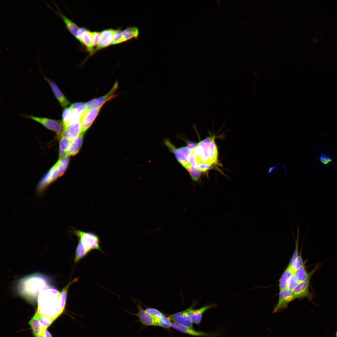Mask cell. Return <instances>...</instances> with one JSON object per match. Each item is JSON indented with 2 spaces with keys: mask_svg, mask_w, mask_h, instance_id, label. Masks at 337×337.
Segmentation results:
<instances>
[{
  "mask_svg": "<svg viewBox=\"0 0 337 337\" xmlns=\"http://www.w3.org/2000/svg\"><path fill=\"white\" fill-rule=\"evenodd\" d=\"M72 232L89 252L96 250L103 253L100 246L99 237L95 233L76 229H73Z\"/></svg>",
  "mask_w": 337,
  "mask_h": 337,
  "instance_id": "3",
  "label": "cell"
},
{
  "mask_svg": "<svg viewBox=\"0 0 337 337\" xmlns=\"http://www.w3.org/2000/svg\"><path fill=\"white\" fill-rule=\"evenodd\" d=\"M295 299L293 291L286 289L280 291L278 302L274 309L275 313L286 308L289 304Z\"/></svg>",
  "mask_w": 337,
  "mask_h": 337,
  "instance_id": "7",
  "label": "cell"
},
{
  "mask_svg": "<svg viewBox=\"0 0 337 337\" xmlns=\"http://www.w3.org/2000/svg\"><path fill=\"white\" fill-rule=\"evenodd\" d=\"M59 141V159L66 156L68 149L72 141L64 136L62 134L57 136Z\"/></svg>",
  "mask_w": 337,
  "mask_h": 337,
  "instance_id": "23",
  "label": "cell"
},
{
  "mask_svg": "<svg viewBox=\"0 0 337 337\" xmlns=\"http://www.w3.org/2000/svg\"><path fill=\"white\" fill-rule=\"evenodd\" d=\"M72 110L70 107L66 108L63 111L62 114V121L63 125L64 130L69 125Z\"/></svg>",
  "mask_w": 337,
  "mask_h": 337,
  "instance_id": "30",
  "label": "cell"
},
{
  "mask_svg": "<svg viewBox=\"0 0 337 337\" xmlns=\"http://www.w3.org/2000/svg\"><path fill=\"white\" fill-rule=\"evenodd\" d=\"M82 133L81 122L71 125L64 129L62 134L71 141Z\"/></svg>",
  "mask_w": 337,
  "mask_h": 337,
  "instance_id": "20",
  "label": "cell"
},
{
  "mask_svg": "<svg viewBox=\"0 0 337 337\" xmlns=\"http://www.w3.org/2000/svg\"><path fill=\"white\" fill-rule=\"evenodd\" d=\"M171 327L183 333L194 336L203 337H217L218 334L215 333H208L201 331H197L193 329L172 323Z\"/></svg>",
  "mask_w": 337,
  "mask_h": 337,
  "instance_id": "14",
  "label": "cell"
},
{
  "mask_svg": "<svg viewBox=\"0 0 337 337\" xmlns=\"http://www.w3.org/2000/svg\"><path fill=\"white\" fill-rule=\"evenodd\" d=\"M84 134L82 133L72 141L67 150L66 156H74L79 153L83 143Z\"/></svg>",
  "mask_w": 337,
  "mask_h": 337,
  "instance_id": "21",
  "label": "cell"
},
{
  "mask_svg": "<svg viewBox=\"0 0 337 337\" xmlns=\"http://www.w3.org/2000/svg\"><path fill=\"white\" fill-rule=\"evenodd\" d=\"M208 155L209 164L213 165L217 163L218 150L214 138L210 144L208 148Z\"/></svg>",
  "mask_w": 337,
  "mask_h": 337,
  "instance_id": "24",
  "label": "cell"
},
{
  "mask_svg": "<svg viewBox=\"0 0 337 337\" xmlns=\"http://www.w3.org/2000/svg\"><path fill=\"white\" fill-rule=\"evenodd\" d=\"M49 283L50 279L47 276L39 272L34 273L18 280L17 292L23 299L32 303L37 300L39 293L46 286L50 285Z\"/></svg>",
  "mask_w": 337,
  "mask_h": 337,
  "instance_id": "1",
  "label": "cell"
},
{
  "mask_svg": "<svg viewBox=\"0 0 337 337\" xmlns=\"http://www.w3.org/2000/svg\"><path fill=\"white\" fill-rule=\"evenodd\" d=\"M90 252L84 247L82 243L78 241L75 252L74 263H78Z\"/></svg>",
  "mask_w": 337,
  "mask_h": 337,
  "instance_id": "25",
  "label": "cell"
},
{
  "mask_svg": "<svg viewBox=\"0 0 337 337\" xmlns=\"http://www.w3.org/2000/svg\"><path fill=\"white\" fill-rule=\"evenodd\" d=\"M60 159L59 166V177L62 176L66 170L69 162L70 157L69 156H66Z\"/></svg>",
  "mask_w": 337,
  "mask_h": 337,
  "instance_id": "32",
  "label": "cell"
},
{
  "mask_svg": "<svg viewBox=\"0 0 337 337\" xmlns=\"http://www.w3.org/2000/svg\"><path fill=\"white\" fill-rule=\"evenodd\" d=\"M70 107L72 110H75L83 114L86 110L85 103L83 102L74 103Z\"/></svg>",
  "mask_w": 337,
  "mask_h": 337,
  "instance_id": "36",
  "label": "cell"
},
{
  "mask_svg": "<svg viewBox=\"0 0 337 337\" xmlns=\"http://www.w3.org/2000/svg\"><path fill=\"white\" fill-rule=\"evenodd\" d=\"M301 248L302 247H301L300 254L298 256L295 260L293 262L291 266H289L291 268L294 273L296 271L305 266L301 254Z\"/></svg>",
  "mask_w": 337,
  "mask_h": 337,
  "instance_id": "34",
  "label": "cell"
},
{
  "mask_svg": "<svg viewBox=\"0 0 337 337\" xmlns=\"http://www.w3.org/2000/svg\"><path fill=\"white\" fill-rule=\"evenodd\" d=\"M101 107L85 110L81 120L82 133H84L90 127L98 116Z\"/></svg>",
  "mask_w": 337,
  "mask_h": 337,
  "instance_id": "9",
  "label": "cell"
},
{
  "mask_svg": "<svg viewBox=\"0 0 337 337\" xmlns=\"http://www.w3.org/2000/svg\"><path fill=\"white\" fill-rule=\"evenodd\" d=\"M138 309L137 313H131L137 316L139 321L143 325L147 326H158L157 323L154 318L150 315L142 307L140 302L138 300H134Z\"/></svg>",
  "mask_w": 337,
  "mask_h": 337,
  "instance_id": "12",
  "label": "cell"
},
{
  "mask_svg": "<svg viewBox=\"0 0 337 337\" xmlns=\"http://www.w3.org/2000/svg\"><path fill=\"white\" fill-rule=\"evenodd\" d=\"M139 30L136 26H129L127 27L122 31V37L123 42L134 39L137 40L139 36Z\"/></svg>",
  "mask_w": 337,
  "mask_h": 337,
  "instance_id": "22",
  "label": "cell"
},
{
  "mask_svg": "<svg viewBox=\"0 0 337 337\" xmlns=\"http://www.w3.org/2000/svg\"><path fill=\"white\" fill-rule=\"evenodd\" d=\"M36 312H37L36 311ZM39 316V321L41 326L45 330L51 325L55 320L54 319L48 316L41 315L37 312Z\"/></svg>",
  "mask_w": 337,
  "mask_h": 337,
  "instance_id": "29",
  "label": "cell"
},
{
  "mask_svg": "<svg viewBox=\"0 0 337 337\" xmlns=\"http://www.w3.org/2000/svg\"><path fill=\"white\" fill-rule=\"evenodd\" d=\"M93 33L87 29L83 34L78 40L87 50L92 55L95 52L93 46Z\"/></svg>",
  "mask_w": 337,
  "mask_h": 337,
  "instance_id": "18",
  "label": "cell"
},
{
  "mask_svg": "<svg viewBox=\"0 0 337 337\" xmlns=\"http://www.w3.org/2000/svg\"><path fill=\"white\" fill-rule=\"evenodd\" d=\"M43 337H52V336L50 332L48 330H46Z\"/></svg>",
  "mask_w": 337,
  "mask_h": 337,
  "instance_id": "46",
  "label": "cell"
},
{
  "mask_svg": "<svg viewBox=\"0 0 337 337\" xmlns=\"http://www.w3.org/2000/svg\"><path fill=\"white\" fill-rule=\"evenodd\" d=\"M167 315L174 323L193 329V323L189 315L187 309L173 314Z\"/></svg>",
  "mask_w": 337,
  "mask_h": 337,
  "instance_id": "10",
  "label": "cell"
},
{
  "mask_svg": "<svg viewBox=\"0 0 337 337\" xmlns=\"http://www.w3.org/2000/svg\"><path fill=\"white\" fill-rule=\"evenodd\" d=\"M191 152L192 149L184 146L178 148L175 155L179 163L185 168L189 164L188 158Z\"/></svg>",
  "mask_w": 337,
  "mask_h": 337,
  "instance_id": "19",
  "label": "cell"
},
{
  "mask_svg": "<svg viewBox=\"0 0 337 337\" xmlns=\"http://www.w3.org/2000/svg\"><path fill=\"white\" fill-rule=\"evenodd\" d=\"M52 2L56 7V10L54 9L48 4L46 2L47 6L49 8L52 10L56 15L62 19L65 24L66 27L71 34L75 37L76 32L79 28L75 23L73 22L63 14L59 9L57 3L55 1H52Z\"/></svg>",
  "mask_w": 337,
  "mask_h": 337,
  "instance_id": "11",
  "label": "cell"
},
{
  "mask_svg": "<svg viewBox=\"0 0 337 337\" xmlns=\"http://www.w3.org/2000/svg\"><path fill=\"white\" fill-rule=\"evenodd\" d=\"M320 160L322 163L324 164H327L332 161V159L328 156L322 154L320 157Z\"/></svg>",
  "mask_w": 337,
  "mask_h": 337,
  "instance_id": "43",
  "label": "cell"
},
{
  "mask_svg": "<svg viewBox=\"0 0 337 337\" xmlns=\"http://www.w3.org/2000/svg\"><path fill=\"white\" fill-rule=\"evenodd\" d=\"M294 273L297 277L298 283L305 280L310 274V272L309 273L307 272L305 266L296 271Z\"/></svg>",
  "mask_w": 337,
  "mask_h": 337,
  "instance_id": "31",
  "label": "cell"
},
{
  "mask_svg": "<svg viewBox=\"0 0 337 337\" xmlns=\"http://www.w3.org/2000/svg\"><path fill=\"white\" fill-rule=\"evenodd\" d=\"M123 43L121 30L120 28L115 30L112 45H116Z\"/></svg>",
  "mask_w": 337,
  "mask_h": 337,
  "instance_id": "37",
  "label": "cell"
},
{
  "mask_svg": "<svg viewBox=\"0 0 337 337\" xmlns=\"http://www.w3.org/2000/svg\"><path fill=\"white\" fill-rule=\"evenodd\" d=\"M87 30V29L85 27L79 28L78 30L75 37L77 39L79 40L83 34Z\"/></svg>",
  "mask_w": 337,
  "mask_h": 337,
  "instance_id": "44",
  "label": "cell"
},
{
  "mask_svg": "<svg viewBox=\"0 0 337 337\" xmlns=\"http://www.w3.org/2000/svg\"><path fill=\"white\" fill-rule=\"evenodd\" d=\"M115 30L109 28L104 30L100 32L98 44L95 51L101 50L112 45Z\"/></svg>",
  "mask_w": 337,
  "mask_h": 337,
  "instance_id": "13",
  "label": "cell"
},
{
  "mask_svg": "<svg viewBox=\"0 0 337 337\" xmlns=\"http://www.w3.org/2000/svg\"><path fill=\"white\" fill-rule=\"evenodd\" d=\"M78 280V278H75L64 287L60 292L61 308L63 312L65 308L69 288L70 285L74 283L77 282Z\"/></svg>",
  "mask_w": 337,
  "mask_h": 337,
  "instance_id": "26",
  "label": "cell"
},
{
  "mask_svg": "<svg viewBox=\"0 0 337 337\" xmlns=\"http://www.w3.org/2000/svg\"><path fill=\"white\" fill-rule=\"evenodd\" d=\"M336 337H337V332H336Z\"/></svg>",
  "mask_w": 337,
  "mask_h": 337,
  "instance_id": "47",
  "label": "cell"
},
{
  "mask_svg": "<svg viewBox=\"0 0 337 337\" xmlns=\"http://www.w3.org/2000/svg\"><path fill=\"white\" fill-rule=\"evenodd\" d=\"M158 326L165 328L171 327L172 323L170 320L165 315L163 314L160 316L155 319Z\"/></svg>",
  "mask_w": 337,
  "mask_h": 337,
  "instance_id": "28",
  "label": "cell"
},
{
  "mask_svg": "<svg viewBox=\"0 0 337 337\" xmlns=\"http://www.w3.org/2000/svg\"><path fill=\"white\" fill-rule=\"evenodd\" d=\"M189 164L194 168L199 170V166L195 158L194 155L191 154L188 158Z\"/></svg>",
  "mask_w": 337,
  "mask_h": 337,
  "instance_id": "40",
  "label": "cell"
},
{
  "mask_svg": "<svg viewBox=\"0 0 337 337\" xmlns=\"http://www.w3.org/2000/svg\"><path fill=\"white\" fill-rule=\"evenodd\" d=\"M34 337H43L46 330L41 326L37 312L35 313L28 323Z\"/></svg>",
  "mask_w": 337,
  "mask_h": 337,
  "instance_id": "17",
  "label": "cell"
},
{
  "mask_svg": "<svg viewBox=\"0 0 337 337\" xmlns=\"http://www.w3.org/2000/svg\"><path fill=\"white\" fill-rule=\"evenodd\" d=\"M37 312L55 320L63 313L61 308L60 292L50 285L39 293L37 298Z\"/></svg>",
  "mask_w": 337,
  "mask_h": 337,
  "instance_id": "2",
  "label": "cell"
},
{
  "mask_svg": "<svg viewBox=\"0 0 337 337\" xmlns=\"http://www.w3.org/2000/svg\"><path fill=\"white\" fill-rule=\"evenodd\" d=\"M93 46L94 47L97 46L99 42L100 32L95 31L93 32Z\"/></svg>",
  "mask_w": 337,
  "mask_h": 337,
  "instance_id": "42",
  "label": "cell"
},
{
  "mask_svg": "<svg viewBox=\"0 0 337 337\" xmlns=\"http://www.w3.org/2000/svg\"><path fill=\"white\" fill-rule=\"evenodd\" d=\"M56 166V163L44 176L37 184L36 192L38 196H42L47 187L52 183V175Z\"/></svg>",
  "mask_w": 337,
  "mask_h": 337,
  "instance_id": "15",
  "label": "cell"
},
{
  "mask_svg": "<svg viewBox=\"0 0 337 337\" xmlns=\"http://www.w3.org/2000/svg\"><path fill=\"white\" fill-rule=\"evenodd\" d=\"M22 116L40 123L47 129L56 132L57 136L61 134L63 131V125L62 121L32 115H22Z\"/></svg>",
  "mask_w": 337,
  "mask_h": 337,
  "instance_id": "4",
  "label": "cell"
},
{
  "mask_svg": "<svg viewBox=\"0 0 337 337\" xmlns=\"http://www.w3.org/2000/svg\"><path fill=\"white\" fill-rule=\"evenodd\" d=\"M186 143L187 147L192 150L195 148L198 144L197 143L190 141H187Z\"/></svg>",
  "mask_w": 337,
  "mask_h": 337,
  "instance_id": "45",
  "label": "cell"
},
{
  "mask_svg": "<svg viewBox=\"0 0 337 337\" xmlns=\"http://www.w3.org/2000/svg\"><path fill=\"white\" fill-rule=\"evenodd\" d=\"M44 76L45 80L48 83L56 98L61 106L63 108L67 106L70 104V102L57 85L46 76Z\"/></svg>",
  "mask_w": 337,
  "mask_h": 337,
  "instance_id": "16",
  "label": "cell"
},
{
  "mask_svg": "<svg viewBox=\"0 0 337 337\" xmlns=\"http://www.w3.org/2000/svg\"><path fill=\"white\" fill-rule=\"evenodd\" d=\"M145 310L154 319L159 317L163 314L161 311L155 308H148Z\"/></svg>",
  "mask_w": 337,
  "mask_h": 337,
  "instance_id": "38",
  "label": "cell"
},
{
  "mask_svg": "<svg viewBox=\"0 0 337 337\" xmlns=\"http://www.w3.org/2000/svg\"><path fill=\"white\" fill-rule=\"evenodd\" d=\"M199 170L202 172H205L212 169L213 167V165L208 164L202 163L199 165Z\"/></svg>",
  "mask_w": 337,
  "mask_h": 337,
  "instance_id": "41",
  "label": "cell"
},
{
  "mask_svg": "<svg viewBox=\"0 0 337 337\" xmlns=\"http://www.w3.org/2000/svg\"><path fill=\"white\" fill-rule=\"evenodd\" d=\"M164 143L170 151L175 155L178 149L168 139L165 140Z\"/></svg>",
  "mask_w": 337,
  "mask_h": 337,
  "instance_id": "39",
  "label": "cell"
},
{
  "mask_svg": "<svg viewBox=\"0 0 337 337\" xmlns=\"http://www.w3.org/2000/svg\"><path fill=\"white\" fill-rule=\"evenodd\" d=\"M319 266V264H317L313 270L310 272V274L309 277L305 281L298 283L293 290V293L295 299L307 297L309 295V288L310 279L312 275L317 270Z\"/></svg>",
  "mask_w": 337,
  "mask_h": 337,
  "instance_id": "6",
  "label": "cell"
},
{
  "mask_svg": "<svg viewBox=\"0 0 337 337\" xmlns=\"http://www.w3.org/2000/svg\"><path fill=\"white\" fill-rule=\"evenodd\" d=\"M294 272L292 269L288 266L281 275L279 280V287L280 291L287 289L288 280Z\"/></svg>",
  "mask_w": 337,
  "mask_h": 337,
  "instance_id": "27",
  "label": "cell"
},
{
  "mask_svg": "<svg viewBox=\"0 0 337 337\" xmlns=\"http://www.w3.org/2000/svg\"><path fill=\"white\" fill-rule=\"evenodd\" d=\"M118 87V82H116L110 91L107 94L99 98L93 99L86 103V109L88 110L94 108L102 107L106 102L116 96L114 93Z\"/></svg>",
  "mask_w": 337,
  "mask_h": 337,
  "instance_id": "5",
  "label": "cell"
},
{
  "mask_svg": "<svg viewBox=\"0 0 337 337\" xmlns=\"http://www.w3.org/2000/svg\"><path fill=\"white\" fill-rule=\"evenodd\" d=\"M196 302L194 301L191 305L187 309L193 323L199 325L201 322L204 312L208 309L217 306V305L216 304H207L200 308L194 309V307L196 305Z\"/></svg>",
  "mask_w": 337,
  "mask_h": 337,
  "instance_id": "8",
  "label": "cell"
},
{
  "mask_svg": "<svg viewBox=\"0 0 337 337\" xmlns=\"http://www.w3.org/2000/svg\"><path fill=\"white\" fill-rule=\"evenodd\" d=\"M298 283L297 277L295 273H293L290 276L288 280L287 289L293 291Z\"/></svg>",
  "mask_w": 337,
  "mask_h": 337,
  "instance_id": "35",
  "label": "cell"
},
{
  "mask_svg": "<svg viewBox=\"0 0 337 337\" xmlns=\"http://www.w3.org/2000/svg\"><path fill=\"white\" fill-rule=\"evenodd\" d=\"M185 168L189 173L193 180L195 181H198L201 175L202 172L201 171L194 168L189 164Z\"/></svg>",
  "mask_w": 337,
  "mask_h": 337,
  "instance_id": "33",
  "label": "cell"
}]
</instances>
